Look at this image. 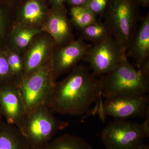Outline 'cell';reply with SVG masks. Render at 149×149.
I'll return each instance as SVG.
<instances>
[{
	"mask_svg": "<svg viewBox=\"0 0 149 149\" xmlns=\"http://www.w3.org/2000/svg\"><path fill=\"white\" fill-rule=\"evenodd\" d=\"M102 79L85 65H76L68 77L55 83L46 105L53 113L72 116L88 113L101 99Z\"/></svg>",
	"mask_w": 149,
	"mask_h": 149,
	"instance_id": "cell-1",
	"label": "cell"
},
{
	"mask_svg": "<svg viewBox=\"0 0 149 149\" xmlns=\"http://www.w3.org/2000/svg\"><path fill=\"white\" fill-rule=\"evenodd\" d=\"M137 0H110L104 15L109 34L126 52L141 21Z\"/></svg>",
	"mask_w": 149,
	"mask_h": 149,
	"instance_id": "cell-2",
	"label": "cell"
},
{
	"mask_svg": "<svg viewBox=\"0 0 149 149\" xmlns=\"http://www.w3.org/2000/svg\"><path fill=\"white\" fill-rule=\"evenodd\" d=\"M149 91V77L135 69L125 54L117 67L103 77L101 100L102 97L144 95Z\"/></svg>",
	"mask_w": 149,
	"mask_h": 149,
	"instance_id": "cell-3",
	"label": "cell"
},
{
	"mask_svg": "<svg viewBox=\"0 0 149 149\" xmlns=\"http://www.w3.org/2000/svg\"><path fill=\"white\" fill-rule=\"evenodd\" d=\"M45 104L27 111L24 125L20 130L30 149H44L53 136L68 125L59 120Z\"/></svg>",
	"mask_w": 149,
	"mask_h": 149,
	"instance_id": "cell-4",
	"label": "cell"
},
{
	"mask_svg": "<svg viewBox=\"0 0 149 149\" xmlns=\"http://www.w3.org/2000/svg\"><path fill=\"white\" fill-rule=\"evenodd\" d=\"M143 123L116 119L102 130L101 140L105 149H134L149 136V113Z\"/></svg>",
	"mask_w": 149,
	"mask_h": 149,
	"instance_id": "cell-5",
	"label": "cell"
},
{
	"mask_svg": "<svg viewBox=\"0 0 149 149\" xmlns=\"http://www.w3.org/2000/svg\"><path fill=\"white\" fill-rule=\"evenodd\" d=\"M149 97L141 96H121L101 100L91 112L97 114L102 120L107 116L116 119L146 117L149 113Z\"/></svg>",
	"mask_w": 149,
	"mask_h": 149,
	"instance_id": "cell-6",
	"label": "cell"
},
{
	"mask_svg": "<svg viewBox=\"0 0 149 149\" xmlns=\"http://www.w3.org/2000/svg\"><path fill=\"white\" fill-rule=\"evenodd\" d=\"M55 82L53 78L51 58L19 85L27 112L46 104Z\"/></svg>",
	"mask_w": 149,
	"mask_h": 149,
	"instance_id": "cell-7",
	"label": "cell"
},
{
	"mask_svg": "<svg viewBox=\"0 0 149 149\" xmlns=\"http://www.w3.org/2000/svg\"><path fill=\"white\" fill-rule=\"evenodd\" d=\"M125 54L110 34L103 41L91 45L84 59L90 65L96 76L102 77L113 70Z\"/></svg>",
	"mask_w": 149,
	"mask_h": 149,
	"instance_id": "cell-8",
	"label": "cell"
},
{
	"mask_svg": "<svg viewBox=\"0 0 149 149\" xmlns=\"http://www.w3.org/2000/svg\"><path fill=\"white\" fill-rule=\"evenodd\" d=\"M91 46L80 38L54 50L51 57L54 81L56 82L61 75L72 69L84 59Z\"/></svg>",
	"mask_w": 149,
	"mask_h": 149,
	"instance_id": "cell-9",
	"label": "cell"
},
{
	"mask_svg": "<svg viewBox=\"0 0 149 149\" xmlns=\"http://www.w3.org/2000/svg\"><path fill=\"white\" fill-rule=\"evenodd\" d=\"M0 106L8 123L21 130L27 112L18 85L11 84L0 88Z\"/></svg>",
	"mask_w": 149,
	"mask_h": 149,
	"instance_id": "cell-10",
	"label": "cell"
},
{
	"mask_svg": "<svg viewBox=\"0 0 149 149\" xmlns=\"http://www.w3.org/2000/svg\"><path fill=\"white\" fill-rule=\"evenodd\" d=\"M70 22L64 6L51 7L47 17L41 28L59 47L74 40Z\"/></svg>",
	"mask_w": 149,
	"mask_h": 149,
	"instance_id": "cell-11",
	"label": "cell"
},
{
	"mask_svg": "<svg viewBox=\"0 0 149 149\" xmlns=\"http://www.w3.org/2000/svg\"><path fill=\"white\" fill-rule=\"evenodd\" d=\"M55 45L50 36L35 37L22 58L24 72L22 81L40 69L51 58Z\"/></svg>",
	"mask_w": 149,
	"mask_h": 149,
	"instance_id": "cell-12",
	"label": "cell"
},
{
	"mask_svg": "<svg viewBox=\"0 0 149 149\" xmlns=\"http://www.w3.org/2000/svg\"><path fill=\"white\" fill-rule=\"evenodd\" d=\"M48 0H25L16 7L18 25L39 27L47 17L50 8Z\"/></svg>",
	"mask_w": 149,
	"mask_h": 149,
	"instance_id": "cell-13",
	"label": "cell"
},
{
	"mask_svg": "<svg viewBox=\"0 0 149 149\" xmlns=\"http://www.w3.org/2000/svg\"><path fill=\"white\" fill-rule=\"evenodd\" d=\"M134 59L138 68L149 61V14L142 17L139 27L126 52Z\"/></svg>",
	"mask_w": 149,
	"mask_h": 149,
	"instance_id": "cell-14",
	"label": "cell"
},
{
	"mask_svg": "<svg viewBox=\"0 0 149 149\" xmlns=\"http://www.w3.org/2000/svg\"><path fill=\"white\" fill-rule=\"evenodd\" d=\"M0 149H30L21 130L8 123H0Z\"/></svg>",
	"mask_w": 149,
	"mask_h": 149,
	"instance_id": "cell-15",
	"label": "cell"
},
{
	"mask_svg": "<svg viewBox=\"0 0 149 149\" xmlns=\"http://www.w3.org/2000/svg\"><path fill=\"white\" fill-rule=\"evenodd\" d=\"M43 32L41 27H25L17 25L13 30L12 41L14 47L22 50L29 46L33 40Z\"/></svg>",
	"mask_w": 149,
	"mask_h": 149,
	"instance_id": "cell-16",
	"label": "cell"
},
{
	"mask_svg": "<svg viewBox=\"0 0 149 149\" xmlns=\"http://www.w3.org/2000/svg\"><path fill=\"white\" fill-rule=\"evenodd\" d=\"M44 149H93L91 144L83 138L69 134L51 141Z\"/></svg>",
	"mask_w": 149,
	"mask_h": 149,
	"instance_id": "cell-17",
	"label": "cell"
},
{
	"mask_svg": "<svg viewBox=\"0 0 149 149\" xmlns=\"http://www.w3.org/2000/svg\"><path fill=\"white\" fill-rule=\"evenodd\" d=\"M83 40L97 44L103 41L110 35L108 29L105 23L96 20L80 30Z\"/></svg>",
	"mask_w": 149,
	"mask_h": 149,
	"instance_id": "cell-18",
	"label": "cell"
},
{
	"mask_svg": "<svg viewBox=\"0 0 149 149\" xmlns=\"http://www.w3.org/2000/svg\"><path fill=\"white\" fill-rule=\"evenodd\" d=\"M70 13L71 22L80 30L97 20V16L86 6L71 7Z\"/></svg>",
	"mask_w": 149,
	"mask_h": 149,
	"instance_id": "cell-19",
	"label": "cell"
},
{
	"mask_svg": "<svg viewBox=\"0 0 149 149\" xmlns=\"http://www.w3.org/2000/svg\"><path fill=\"white\" fill-rule=\"evenodd\" d=\"M6 57L11 73L19 86L22 80L24 72L22 58L14 51L9 52Z\"/></svg>",
	"mask_w": 149,
	"mask_h": 149,
	"instance_id": "cell-20",
	"label": "cell"
},
{
	"mask_svg": "<svg viewBox=\"0 0 149 149\" xmlns=\"http://www.w3.org/2000/svg\"><path fill=\"white\" fill-rule=\"evenodd\" d=\"M110 0H88L85 6L96 16H103Z\"/></svg>",
	"mask_w": 149,
	"mask_h": 149,
	"instance_id": "cell-21",
	"label": "cell"
},
{
	"mask_svg": "<svg viewBox=\"0 0 149 149\" xmlns=\"http://www.w3.org/2000/svg\"><path fill=\"white\" fill-rule=\"evenodd\" d=\"M0 79L6 80L9 84L17 85L11 73L6 57L1 54H0Z\"/></svg>",
	"mask_w": 149,
	"mask_h": 149,
	"instance_id": "cell-22",
	"label": "cell"
},
{
	"mask_svg": "<svg viewBox=\"0 0 149 149\" xmlns=\"http://www.w3.org/2000/svg\"><path fill=\"white\" fill-rule=\"evenodd\" d=\"M6 5L0 2V36L3 32L6 18L10 12V9L11 7L8 5L5 6Z\"/></svg>",
	"mask_w": 149,
	"mask_h": 149,
	"instance_id": "cell-23",
	"label": "cell"
},
{
	"mask_svg": "<svg viewBox=\"0 0 149 149\" xmlns=\"http://www.w3.org/2000/svg\"><path fill=\"white\" fill-rule=\"evenodd\" d=\"M88 0H67L66 3L71 7L85 6Z\"/></svg>",
	"mask_w": 149,
	"mask_h": 149,
	"instance_id": "cell-24",
	"label": "cell"
},
{
	"mask_svg": "<svg viewBox=\"0 0 149 149\" xmlns=\"http://www.w3.org/2000/svg\"><path fill=\"white\" fill-rule=\"evenodd\" d=\"M25 0H0V2L3 3L10 6H17Z\"/></svg>",
	"mask_w": 149,
	"mask_h": 149,
	"instance_id": "cell-25",
	"label": "cell"
},
{
	"mask_svg": "<svg viewBox=\"0 0 149 149\" xmlns=\"http://www.w3.org/2000/svg\"><path fill=\"white\" fill-rule=\"evenodd\" d=\"M67 0H48V3L51 7L61 6H64V3Z\"/></svg>",
	"mask_w": 149,
	"mask_h": 149,
	"instance_id": "cell-26",
	"label": "cell"
},
{
	"mask_svg": "<svg viewBox=\"0 0 149 149\" xmlns=\"http://www.w3.org/2000/svg\"><path fill=\"white\" fill-rule=\"evenodd\" d=\"M139 5L144 7L148 6L149 5V0H137Z\"/></svg>",
	"mask_w": 149,
	"mask_h": 149,
	"instance_id": "cell-27",
	"label": "cell"
},
{
	"mask_svg": "<svg viewBox=\"0 0 149 149\" xmlns=\"http://www.w3.org/2000/svg\"><path fill=\"white\" fill-rule=\"evenodd\" d=\"M134 149H149V146L148 145L142 143Z\"/></svg>",
	"mask_w": 149,
	"mask_h": 149,
	"instance_id": "cell-28",
	"label": "cell"
},
{
	"mask_svg": "<svg viewBox=\"0 0 149 149\" xmlns=\"http://www.w3.org/2000/svg\"><path fill=\"white\" fill-rule=\"evenodd\" d=\"M1 113H2V112L1 110V106H0V114H1Z\"/></svg>",
	"mask_w": 149,
	"mask_h": 149,
	"instance_id": "cell-29",
	"label": "cell"
}]
</instances>
